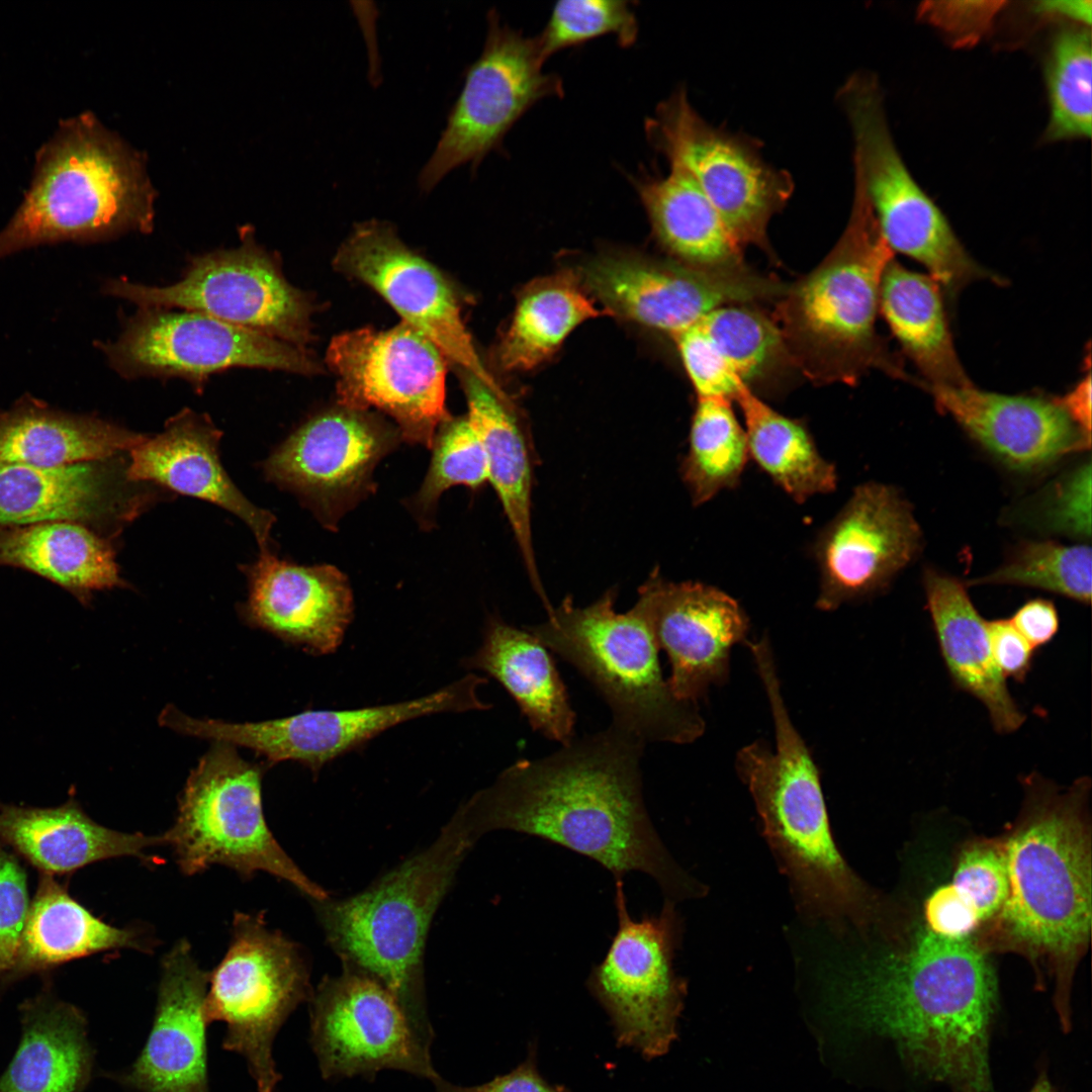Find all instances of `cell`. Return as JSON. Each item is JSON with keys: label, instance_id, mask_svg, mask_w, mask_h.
Masks as SVG:
<instances>
[{"label": "cell", "instance_id": "cell-1", "mask_svg": "<svg viewBox=\"0 0 1092 1092\" xmlns=\"http://www.w3.org/2000/svg\"><path fill=\"white\" fill-rule=\"evenodd\" d=\"M645 744L611 724L517 760L456 812L476 840L498 829L526 833L596 860L615 879L649 875L669 900L695 897L702 888L671 857L644 804Z\"/></svg>", "mask_w": 1092, "mask_h": 1092}, {"label": "cell", "instance_id": "cell-2", "mask_svg": "<svg viewBox=\"0 0 1092 1092\" xmlns=\"http://www.w3.org/2000/svg\"><path fill=\"white\" fill-rule=\"evenodd\" d=\"M968 938L926 927L904 950L835 971L829 1004L841 1031L890 1039L916 1076L954 1092H993L988 1046L997 985Z\"/></svg>", "mask_w": 1092, "mask_h": 1092}, {"label": "cell", "instance_id": "cell-3", "mask_svg": "<svg viewBox=\"0 0 1092 1092\" xmlns=\"http://www.w3.org/2000/svg\"><path fill=\"white\" fill-rule=\"evenodd\" d=\"M771 711L776 750L762 741L742 747L736 771L748 788L801 910L837 927L860 924L868 891L832 837L819 770L784 702L770 642L749 646Z\"/></svg>", "mask_w": 1092, "mask_h": 1092}, {"label": "cell", "instance_id": "cell-4", "mask_svg": "<svg viewBox=\"0 0 1092 1092\" xmlns=\"http://www.w3.org/2000/svg\"><path fill=\"white\" fill-rule=\"evenodd\" d=\"M1025 805L1002 844L1008 895L1000 911L1011 944L1044 959L1058 972L1057 1006L1069 1027L1071 966L1091 928V851L1085 818L1090 780L1065 792L1036 772L1024 778Z\"/></svg>", "mask_w": 1092, "mask_h": 1092}, {"label": "cell", "instance_id": "cell-5", "mask_svg": "<svg viewBox=\"0 0 1092 1092\" xmlns=\"http://www.w3.org/2000/svg\"><path fill=\"white\" fill-rule=\"evenodd\" d=\"M476 842L455 812L437 839L364 891L312 902L343 969L363 974L395 999L420 1045L435 1037L428 1014L424 949L432 919Z\"/></svg>", "mask_w": 1092, "mask_h": 1092}, {"label": "cell", "instance_id": "cell-6", "mask_svg": "<svg viewBox=\"0 0 1092 1092\" xmlns=\"http://www.w3.org/2000/svg\"><path fill=\"white\" fill-rule=\"evenodd\" d=\"M894 259L854 176L850 216L826 258L779 299L775 322L791 360L816 382L854 383L871 369L913 380L879 336L883 274Z\"/></svg>", "mask_w": 1092, "mask_h": 1092}, {"label": "cell", "instance_id": "cell-7", "mask_svg": "<svg viewBox=\"0 0 1092 1092\" xmlns=\"http://www.w3.org/2000/svg\"><path fill=\"white\" fill-rule=\"evenodd\" d=\"M153 191L134 154L91 114L61 122L36 155L31 185L0 233V259L153 226Z\"/></svg>", "mask_w": 1092, "mask_h": 1092}, {"label": "cell", "instance_id": "cell-8", "mask_svg": "<svg viewBox=\"0 0 1092 1092\" xmlns=\"http://www.w3.org/2000/svg\"><path fill=\"white\" fill-rule=\"evenodd\" d=\"M609 589L585 607L569 598L541 624L525 627L574 666L609 706L612 724L647 742L686 744L705 731L696 704L684 702L663 677L658 645L641 610L615 609Z\"/></svg>", "mask_w": 1092, "mask_h": 1092}, {"label": "cell", "instance_id": "cell-9", "mask_svg": "<svg viewBox=\"0 0 1092 1092\" xmlns=\"http://www.w3.org/2000/svg\"><path fill=\"white\" fill-rule=\"evenodd\" d=\"M260 765L234 745L213 741L191 770L178 798L174 824L163 833L187 876L214 864L244 878L265 872L286 881L312 902L328 892L307 878L274 838L264 817Z\"/></svg>", "mask_w": 1092, "mask_h": 1092}, {"label": "cell", "instance_id": "cell-10", "mask_svg": "<svg viewBox=\"0 0 1092 1092\" xmlns=\"http://www.w3.org/2000/svg\"><path fill=\"white\" fill-rule=\"evenodd\" d=\"M838 99L853 134L854 176L892 252L920 263L950 298L975 281L1002 283L969 254L943 212L910 174L891 135L875 76L851 75Z\"/></svg>", "mask_w": 1092, "mask_h": 1092}, {"label": "cell", "instance_id": "cell-11", "mask_svg": "<svg viewBox=\"0 0 1092 1092\" xmlns=\"http://www.w3.org/2000/svg\"><path fill=\"white\" fill-rule=\"evenodd\" d=\"M225 956L209 974L204 1003L208 1023L223 1022L222 1048L241 1055L258 1092H275L281 1080L273 1057L275 1037L312 988L300 948L268 928L261 914L236 913Z\"/></svg>", "mask_w": 1092, "mask_h": 1092}, {"label": "cell", "instance_id": "cell-12", "mask_svg": "<svg viewBox=\"0 0 1092 1092\" xmlns=\"http://www.w3.org/2000/svg\"><path fill=\"white\" fill-rule=\"evenodd\" d=\"M647 141L669 165L688 172L740 248L767 249L770 218L790 199L791 175L766 163L750 138L715 127L678 88L644 125Z\"/></svg>", "mask_w": 1092, "mask_h": 1092}, {"label": "cell", "instance_id": "cell-13", "mask_svg": "<svg viewBox=\"0 0 1092 1092\" xmlns=\"http://www.w3.org/2000/svg\"><path fill=\"white\" fill-rule=\"evenodd\" d=\"M615 882L618 930L586 986L608 1013L617 1044L652 1060L665 1055L677 1037L687 994L686 981L673 969L681 922L667 898L657 915L634 920L623 880Z\"/></svg>", "mask_w": 1092, "mask_h": 1092}, {"label": "cell", "instance_id": "cell-14", "mask_svg": "<svg viewBox=\"0 0 1092 1092\" xmlns=\"http://www.w3.org/2000/svg\"><path fill=\"white\" fill-rule=\"evenodd\" d=\"M235 249L194 257L183 277L168 286H148L120 278L104 292L140 306L202 312L232 326L306 350L312 306L291 285L277 259L251 234Z\"/></svg>", "mask_w": 1092, "mask_h": 1092}, {"label": "cell", "instance_id": "cell-15", "mask_svg": "<svg viewBox=\"0 0 1092 1092\" xmlns=\"http://www.w3.org/2000/svg\"><path fill=\"white\" fill-rule=\"evenodd\" d=\"M544 63L536 36L502 23L490 10L482 53L469 67L447 125L421 171V189L430 191L461 165L476 168L531 107L563 96L562 80L544 72Z\"/></svg>", "mask_w": 1092, "mask_h": 1092}, {"label": "cell", "instance_id": "cell-16", "mask_svg": "<svg viewBox=\"0 0 1092 1092\" xmlns=\"http://www.w3.org/2000/svg\"><path fill=\"white\" fill-rule=\"evenodd\" d=\"M341 406L389 416L402 440L431 449L446 407L447 359L421 332L401 323L362 328L331 341L326 357Z\"/></svg>", "mask_w": 1092, "mask_h": 1092}, {"label": "cell", "instance_id": "cell-17", "mask_svg": "<svg viewBox=\"0 0 1092 1092\" xmlns=\"http://www.w3.org/2000/svg\"><path fill=\"white\" fill-rule=\"evenodd\" d=\"M486 682L485 677L470 672L432 694L408 701L350 710H308L255 723L197 719L179 713L173 729L183 735L250 748L270 766L297 761L316 777L328 762L403 722L444 712L491 708L477 694Z\"/></svg>", "mask_w": 1092, "mask_h": 1092}, {"label": "cell", "instance_id": "cell-18", "mask_svg": "<svg viewBox=\"0 0 1092 1092\" xmlns=\"http://www.w3.org/2000/svg\"><path fill=\"white\" fill-rule=\"evenodd\" d=\"M98 347L124 377L177 376L197 388L211 374L234 367L320 371L304 349L185 309L140 308L115 342Z\"/></svg>", "mask_w": 1092, "mask_h": 1092}, {"label": "cell", "instance_id": "cell-19", "mask_svg": "<svg viewBox=\"0 0 1092 1092\" xmlns=\"http://www.w3.org/2000/svg\"><path fill=\"white\" fill-rule=\"evenodd\" d=\"M581 277L610 313L671 336L719 307L779 299L787 289L744 266L707 268L623 255L589 260Z\"/></svg>", "mask_w": 1092, "mask_h": 1092}, {"label": "cell", "instance_id": "cell-20", "mask_svg": "<svg viewBox=\"0 0 1092 1092\" xmlns=\"http://www.w3.org/2000/svg\"><path fill=\"white\" fill-rule=\"evenodd\" d=\"M307 1002L309 1042L324 1079H372L389 1069L431 1082L440 1076L395 999L371 978L343 969L324 978Z\"/></svg>", "mask_w": 1092, "mask_h": 1092}, {"label": "cell", "instance_id": "cell-21", "mask_svg": "<svg viewBox=\"0 0 1092 1092\" xmlns=\"http://www.w3.org/2000/svg\"><path fill=\"white\" fill-rule=\"evenodd\" d=\"M334 266L377 292L443 353L493 392L507 396L484 367L461 316L454 289L430 262L411 250L389 223L357 224L340 246Z\"/></svg>", "mask_w": 1092, "mask_h": 1092}, {"label": "cell", "instance_id": "cell-22", "mask_svg": "<svg viewBox=\"0 0 1092 1092\" xmlns=\"http://www.w3.org/2000/svg\"><path fill=\"white\" fill-rule=\"evenodd\" d=\"M400 440L397 429L366 411L340 405L295 430L269 456L264 471L333 528L372 491L376 465Z\"/></svg>", "mask_w": 1092, "mask_h": 1092}, {"label": "cell", "instance_id": "cell-23", "mask_svg": "<svg viewBox=\"0 0 1092 1092\" xmlns=\"http://www.w3.org/2000/svg\"><path fill=\"white\" fill-rule=\"evenodd\" d=\"M920 536L893 487L876 482L857 486L816 539L817 608L833 611L881 590L913 558Z\"/></svg>", "mask_w": 1092, "mask_h": 1092}, {"label": "cell", "instance_id": "cell-24", "mask_svg": "<svg viewBox=\"0 0 1092 1092\" xmlns=\"http://www.w3.org/2000/svg\"><path fill=\"white\" fill-rule=\"evenodd\" d=\"M670 664L674 696L696 704L728 678L732 647L746 640L748 619L736 600L696 581L670 582L652 573L635 604Z\"/></svg>", "mask_w": 1092, "mask_h": 1092}, {"label": "cell", "instance_id": "cell-25", "mask_svg": "<svg viewBox=\"0 0 1092 1092\" xmlns=\"http://www.w3.org/2000/svg\"><path fill=\"white\" fill-rule=\"evenodd\" d=\"M209 973L185 939L163 958L153 1025L131 1066L115 1075L135 1092H209L204 1003Z\"/></svg>", "mask_w": 1092, "mask_h": 1092}, {"label": "cell", "instance_id": "cell-26", "mask_svg": "<svg viewBox=\"0 0 1092 1092\" xmlns=\"http://www.w3.org/2000/svg\"><path fill=\"white\" fill-rule=\"evenodd\" d=\"M244 571L249 596L241 614L247 623L312 655L339 648L353 618L354 600L338 568L297 565L267 549Z\"/></svg>", "mask_w": 1092, "mask_h": 1092}, {"label": "cell", "instance_id": "cell-27", "mask_svg": "<svg viewBox=\"0 0 1092 1092\" xmlns=\"http://www.w3.org/2000/svg\"><path fill=\"white\" fill-rule=\"evenodd\" d=\"M940 413L1007 466L1030 471L1085 449L1082 432L1056 397L1009 395L967 386L922 385Z\"/></svg>", "mask_w": 1092, "mask_h": 1092}, {"label": "cell", "instance_id": "cell-28", "mask_svg": "<svg viewBox=\"0 0 1092 1092\" xmlns=\"http://www.w3.org/2000/svg\"><path fill=\"white\" fill-rule=\"evenodd\" d=\"M222 433L202 414L184 408L164 430L129 452L125 476L152 481L175 492L212 503L239 517L253 532L260 551L269 549L274 516L253 505L232 481L219 460Z\"/></svg>", "mask_w": 1092, "mask_h": 1092}, {"label": "cell", "instance_id": "cell-29", "mask_svg": "<svg viewBox=\"0 0 1092 1092\" xmlns=\"http://www.w3.org/2000/svg\"><path fill=\"white\" fill-rule=\"evenodd\" d=\"M923 582L936 641L951 681L983 704L996 732L1018 730L1026 715L994 660L988 621L956 577L929 569Z\"/></svg>", "mask_w": 1092, "mask_h": 1092}, {"label": "cell", "instance_id": "cell-30", "mask_svg": "<svg viewBox=\"0 0 1092 1092\" xmlns=\"http://www.w3.org/2000/svg\"><path fill=\"white\" fill-rule=\"evenodd\" d=\"M0 838L48 874H64L102 859L133 856L165 845L163 835L125 833L94 822L73 800L56 808L0 804Z\"/></svg>", "mask_w": 1092, "mask_h": 1092}, {"label": "cell", "instance_id": "cell-31", "mask_svg": "<svg viewBox=\"0 0 1092 1092\" xmlns=\"http://www.w3.org/2000/svg\"><path fill=\"white\" fill-rule=\"evenodd\" d=\"M462 664L496 679L535 731L561 745L574 738L567 689L548 649L526 628L488 617L481 645Z\"/></svg>", "mask_w": 1092, "mask_h": 1092}, {"label": "cell", "instance_id": "cell-32", "mask_svg": "<svg viewBox=\"0 0 1092 1092\" xmlns=\"http://www.w3.org/2000/svg\"><path fill=\"white\" fill-rule=\"evenodd\" d=\"M120 493L116 470L106 460L55 468L0 463V529L103 521L127 513Z\"/></svg>", "mask_w": 1092, "mask_h": 1092}, {"label": "cell", "instance_id": "cell-33", "mask_svg": "<svg viewBox=\"0 0 1092 1092\" xmlns=\"http://www.w3.org/2000/svg\"><path fill=\"white\" fill-rule=\"evenodd\" d=\"M19 1011L21 1038L0 1077V1092H82L94 1060L84 1013L49 992L26 1000Z\"/></svg>", "mask_w": 1092, "mask_h": 1092}, {"label": "cell", "instance_id": "cell-34", "mask_svg": "<svg viewBox=\"0 0 1092 1092\" xmlns=\"http://www.w3.org/2000/svg\"><path fill=\"white\" fill-rule=\"evenodd\" d=\"M467 418L485 453L488 482L494 488L512 528L529 577L542 601L547 600L537 571L531 529L533 450L508 396L493 392L464 373Z\"/></svg>", "mask_w": 1092, "mask_h": 1092}, {"label": "cell", "instance_id": "cell-35", "mask_svg": "<svg viewBox=\"0 0 1092 1092\" xmlns=\"http://www.w3.org/2000/svg\"><path fill=\"white\" fill-rule=\"evenodd\" d=\"M147 436L24 398L0 414V463L64 467L130 451Z\"/></svg>", "mask_w": 1092, "mask_h": 1092}, {"label": "cell", "instance_id": "cell-36", "mask_svg": "<svg viewBox=\"0 0 1092 1092\" xmlns=\"http://www.w3.org/2000/svg\"><path fill=\"white\" fill-rule=\"evenodd\" d=\"M943 296L940 284L928 274L907 269L895 259L885 269L879 311L922 374L918 386L973 384L956 351Z\"/></svg>", "mask_w": 1092, "mask_h": 1092}, {"label": "cell", "instance_id": "cell-37", "mask_svg": "<svg viewBox=\"0 0 1092 1092\" xmlns=\"http://www.w3.org/2000/svg\"><path fill=\"white\" fill-rule=\"evenodd\" d=\"M631 182L656 238L671 253L700 267L743 266L741 248L684 169L669 165L663 176L642 170Z\"/></svg>", "mask_w": 1092, "mask_h": 1092}, {"label": "cell", "instance_id": "cell-38", "mask_svg": "<svg viewBox=\"0 0 1092 1092\" xmlns=\"http://www.w3.org/2000/svg\"><path fill=\"white\" fill-rule=\"evenodd\" d=\"M87 525L47 521L0 529V566L40 575L82 602L95 590L127 586L111 545Z\"/></svg>", "mask_w": 1092, "mask_h": 1092}, {"label": "cell", "instance_id": "cell-39", "mask_svg": "<svg viewBox=\"0 0 1092 1092\" xmlns=\"http://www.w3.org/2000/svg\"><path fill=\"white\" fill-rule=\"evenodd\" d=\"M152 947L144 930L101 921L46 876L29 907L14 973L47 970L104 950L149 952Z\"/></svg>", "mask_w": 1092, "mask_h": 1092}, {"label": "cell", "instance_id": "cell-40", "mask_svg": "<svg viewBox=\"0 0 1092 1092\" xmlns=\"http://www.w3.org/2000/svg\"><path fill=\"white\" fill-rule=\"evenodd\" d=\"M749 457L788 495L804 503L835 489L836 469L800 421L775 411L744 385L737 393Z\"/></svg>", "mask_w": 1092, "mask_h": 1092}, {"label": "cell", "instance_id": "cell-41", "mask_svg": "<svg viewBox=\"0 0 1092 1092\" xmlns=\"http://www.w3.org/2000/svg\"><path fill=\"white\" fill-rule=\"evenodd\" d=\"M605 312L573 275L541 279L520 296L498 347V363L507 371L533 369L548 360L576 327Z\"/></svg>", "mask_w": 1092, "mask_h": 1092}, {"label": "cell", "instance_id": "cell-42", "mask_svg": "<svg viewBox=\"0 0 1092 1092\" xmlns=\"http://www.w3.org/2000/svg\"><path fill=\"white\" fill-rule=\"evenodd\" d=\"M750 459L744 427L731 401L698 398L681 464L682 479L695 505L738 484Z\"/></svg>", "mask_w": 1092, "mask_h": 1092}, {"label": "cell", "instance_id": "cell-43", "mask_svg": "<svg viewBox=\"0 0 1092 1092\" xmlns=\"http://www.w3.org/2000/svg\"><path fill=\"white\" fill-rule=\"evenodd\" d=\"M1090 27L1071 25L1053 38L1045 62L1050 119L1043 139H1088L1092 129Z\"/></svg>", "mask_w": 1092, "mask_h": 1092}, {"label": "cell", "instance_id": "cell-44", "mask_svg": "<svg viewBox=\"0 0 1092 1092\" xmlns=\"http://www.w3.org/2000/svg\"><path fill=\"white\" fill-rule=\"evenodd\" d=\"M431 463L411 508L423 526L430 527L444 491L455 485L476 489L488 482L482 444L467 416L452 418L438 428Z\"/></svg>", "mask_w": 1092, "mask_h": 1092}, {"label": "cell", "instance_id": "cell-45", "mask_svg": "<svg viewBox=\"0 0 1092 1092\" xmlns=\"http://www.w3.org/2000/svg\"><path fill=\"white\" fill-rule=\"evenodd\" d=\"M701 327L738 378L746 385L789 359L775 321L739 304L708 313Z\"/></svg>", "mask_w": 1092, "mask_h": 1092}, {"label": "cell", "instance_id": "cell-46", "mask_svg": "<svg viewBox=\"0 0 1092 1092\" xmlns=\"http://www.w3.org/2000/svg\"><path fill=\"white\" fill-rule=\"evenodd\" d=\"M1091 559L1087 545L1027 542L1003 566L977 583L1032 586L1089 605Z\"/></svg>", "mask_w": 1092, "mask_h": 1092}, {"label": "cell", "instance_id": "cell-47", "mask_svg": "<svg viewBox=\"0 0 1092 1092\" xmlns=\"http://www.w3.org/2000/svg\"><path fill=\"white\" fill-rule=\"evenodd\" d=\"M638 33L639 23L630 1L562 0L555 3L536 37L546 62L559 51L604 35H613L622 48H629Z\"/></svg>", "mask_w": 1092, "mask_h": 1092}, {"label": "cell", "instance_id": "cell-48", "mask_svg": "<svg viewBox=\"0 0 1092 1092\" xmlns=\"http://www.w3.org/2000/svg\"><path fill=\"white\" fill-rule=\"evenodd\" d=\"M951 885L975 909L980 921L999 914L1009 888L1002 845L978 843L965 850Z\"/></svg>", "mask_w": 1092, "mask_h": 1092}, {"label": "cell", "instance_id": "cell-49", "mask_svg": "<svg viewBox=\"0 0 1092 1092\" xmlns=\"http://www.w3.org/2000/svg\"><path fill=\"white\" fill-rule=\"evenodd\" d=\"M698 398L735 399L744 384L698 323L672 336Z\"/></svg>", "mask_w": 1092, "mask_h": 1092}, {"label": "cell", "instance_id": "cell-50", "mask_svg": "<svg viewBox=\"0 0 1092 1092\" xmlns=\"http://www.w3.org/2000/svg\"><path fill=\"white\" fill-rule=\"evenodd\" d=\"M29 907L25 873L0 846V977L15 971Z\"/></svg>", "mask_w": 1092, "mask_h": 1092}, {"label": "cell", "instance_id": "cell-51", "mask_svg": "<svg viewBox=\"0 0 1092 1092\" xmlns=\"http://www.w3.org/2000/svg\"><path fill=\"white\" fill-rule=\"evenodd\" d=\"M1006 1H926L918 7V16L929 23L954 47H971L991 29Z\"/></svg>", "mask_w": 1092, "mask_h": 1092}, {"label": "cell", "instance_id": "cell-52", "mask_svg": "<svg viewBox=\"0 0 1092 1092\" xmlns=\"http://www.w3.org/2000/svg\"><path fill=\"white\" fill-rule=\"evenodd\" d=\"M1053 528L1077 537L1091 534V465L1084 464L1063 478L1048 508Z\"/></svg>", "mask_w": 1092, "mask_h": 1092}, {"label": "cell", "instance_id": "cell-53", "mask_svg": "<svg viewBox=\"0 0 1092 1092\" xmlns=\"http://www.w3.org/2000/svg\"><path fill=\"white\" fill-rule=\"evenodd\" d=\"M927 928L947 938H967L979 925L980 918L951 884L935 890L924 906Z\"/></svg>", "mask_w": 1092, "mask_h": 1092}, {"label": "cell", "instance_id": "cell-54", "mask_svg": "<svg viewBox=\"0 0 1092 1092\" xmlns=\"http://www.w3.org/2000/svg\"><path fill=\"white\" fill-rule=\"evenodd\" d=\"M436 1092H569L564 1086L550 1084L539 1073L535 1045L529 1046L527 1058L508 1074L496 1076L477 1086H458L441 1076L432 1082Z\"/></svg>", "mask_w": 1092, "mask_h": 1092}, {"label": "cell", "instance_id": "cell-55", "mask_svg": "<svg viewBox=\"0 0 1092 1092\" xmlns=\"http://www.w3.org/2000/svg\"><path fill=\"white\" fill-rule=\"evenodd\" d=\"M988 631L992 654L1001 673L1005 678L1024 681L1032 667L1035 650L1009 619L988 621Z\"/></svg>", "mask_w": 1092, "mask_h": 1092}, {"label": "cell", "instance_id": "cell-56", "mask_svg": "<svg viewBox=\"0 0 1092 1092\" xmlns=\"http://www.w3.org/2000/svg\"><path fill=\"white\" fill-rule=\"evenodd\" d=\"M1009 620L1034 650L1049 644L1057 635L1060 626L1055 605L1043 599L1026 602Z\"/></svg>", "mask_w": 1092, "mask_h": 1092}, {"label": "cell", "instance_id": "cell-57", "mask_svg": "<svg viewBox=\"0 0 1092 1092\" xmlns=\"http://www.w3.org/2000/svg\"><path fill=\"white\" fill-rule=\"evenodd\" d=\"M1072 422L1091 436V374H1087L1065 395L1056 397Z\"/></svg>", "mask_w": 1092, "mask_h": 1092}, {"label": "cell", "instance_id": "cell-58", "mask_svg": "<svg viewBox=\"0 0 1092 1092\" xmlns=\"http://www.w3.org/2000/svg\"><path fill=\"white\" fill-rule=\"evenodd\" d=\"M1090 0H1044L1032 3V11L1042 17L1069 21L1073 25L1090 27L1092 18Z\"/></svg>", "mask_w": 1092, "mask_h": 1092}, {"label": "cell", "instance_id": "cell-59", "mask_svg": "<svg viewBox=\"0 0 1092 1092\" xmlns=\"http://www.w3.org/2000/svg\"><path fill=\"white\" fill-rule=\"evenodd\" d=\"M1029 1092H1056V1090L1049 1082L1046 1076L1041 1074Z\"/></svg>", "mask_w": 1092, "mask_h": 1092}]
</instances>
